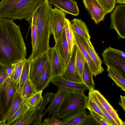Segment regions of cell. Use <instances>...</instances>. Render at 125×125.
I'll return each mask as SVG.
<instances>
[{
	"label": "cell",
	"instance_id": "cell-1",
	"mask_svg": "<svg viewBox=\"0 0 125 125\" xmlns=\"http://www.w3.org/2000/svg\"><path fill=\"white\" fill-rule=\"evenodd\" d=\"M0 18V64L5 69L25 59L26 47L20 27Z\"/></svg>",
	"mask_w": 125,
	"mask_h": 125
},
{
	"label": "cell",
	"instance_id": "cell-2",
	"mask_svg": "<svg viewBox=\"0 0 125 125\" xmlns=\"http://www.w3.org/2000/svg\"><path fill=\"white\" fill-rule=\"evenodd\" d=\"M44 0H1L0 18L25 20Z\"/></svg>",
	"mask_w": 125,
	"mask_h": 125
},
{
	"label": "cell",
	"instance_id": "cell-3",
	"mask_svg": "<svg viewBox=\"0 0 125 125\" xmlns=\"http://www.w3.org/2000/svg\"><path fill=\"white\" fill-rule=\"evenodd\" d=\"M88 99L83 92L70 91L56 112L58 119L67 118L85 110Z\"/></svg>",
	"mask_w": 125,
	"mask_h": 125
},
{
	"label": "cell",
	"instance_id": "cell-4",
	"mask_svg": "<svg viewBox=\"0 0 125 125\" xmlns=\"http://www.w3.org/2000/svg\"><path fill=\"white\" fill-rule=\"evenodd\" d=\"M102 56L107 67L117 70L125 75V53L124 52L110 46L104 51Z\"/></svg>",
	"mask_w": 125,
	"mask_h": 125
},
{
	"label": "cell",
	"instance_id": "cell-5",
	"mask_svg": "<svg viewBox=\"0 0 125 125\" xmlns=\"http://www.w3.org/2000/svg\"><path fill=\"white\" fill-rule=\"evenodd\" d=\"M17 87L10 77L0 84V102L1 107L2 120V125H6L5 119Z\"/></svg>",
	"mask_w": 125,
	"mask_h": 125
},
{
	"label": "cell",
	"instance_id": "cell-6",
	"mask_svg": "<svg viewBox=\"0 0 125 125\" xmlns=\"http://www.w3.org/2000/svg\"><path fill=\"white\" fill-rule=\"evenodd\" d=\"M110 27L116 32L118 38H125V5H118L111 14Z\"/></svg>",
	"mask_w": 125,
	"mask_h": 125
},
{
	"label": "cell",
	"instance_id": "cell-7",
	"mask_svg": "<svg viewBox=\"0 0 125 125\" xmlns=\"http://www.w3.org/2000/svg\"><path fill=\"white\" fill-rule=\"evenodd\" d=\"M66 16L64 12L57 8L52 9L50 22V31L55 42L60 36L64 27Z\"/></svg>",
	"mask_w": 125,
	"mask_h": 125
},
{
	"label": "cell",
	"instance_id": "cell-8",
	"mask_svg": "<svg viewBox=\"0 0 125 125\" xmlns=\"http://www.w3.org/2000/svg\"><path fill=\"white\" fill-rule=\"evenodd\" d=\"M49 59L48 52L31 61L29 73V79L35 90L40 74L46 62Z\"/></svg>",
	"mask_w": 125,
	"mask_h": 125
},
{
	"label": "cell",
	"instance_id": "cell-9",
	"mask_svg": "<svg viewBox=\"0 0 125 125\" xmlns=\"http://www.w3.org/2000/svg\"><path fill=\"white\" fill-rule=\"evenodd\" d=\"M48 53L51 68V83L53 79L62 75L64 68L61 59L54 46L51 48Z\"/></svg>",
	"mask_w": 125,
	"mask_h": 125
},
{
	"label": "cell",
	"instance_id": "cell-10",
	"mask_svg": "<svg viewBox=\"0 0 125 125\" xmlns=\"http://www.w3.org/2000/svg\"><path fill=\"white\" fill-rule=\"evenodd\" d=\"M76 47L75 44L67 64L62 76L67 80L76 82H83L77 71L75 66Z\"/></svg>",
	"mask_w": 125,
	"mask_h": 125
},
{
	"label": "cell",
	"instance_id": "cell-11",
	"mask_svg": "<svg viewBox=\"0 0 125 125\" xmlns=\"http://www.w3.org/2000/svg\"><path fill=\"white\" fill-rule=\"evenodd\" d=\"M83 1L85 8L96 24L104 20L106 14L97 0H83Z\"/></svg>",
	"mask_w": 125,
	"mask_h": 125
},
{
	"label": "cell",
	"instance_id": "cell-12",
	"mask_svg": "<svg viewBox=\"0 0 125 125\" xmlns=\"http://www.w3.org/2000/svg\"><path fill=\"white\" fill-rule=\"evenodd\" d=\"M54 46L56 49L61 59L64 70L71 54L69 52L64 27L60 36L55 42Z\"/></svg>",
	"mask_w": 125,
	"mask_h": 125
},
{
	"label": "cell",
	"instance_id": "cell-13",
	"mask_svg": "<svg viewBox=\"0 0 125 125\" xmlns=\"http://www.w3.org/2000/svg\"><path fill=\"white\" fill-rule=\"evenodd\" d=\"M51 82L58 87H61L70 91L84 92L88 88L83 82H76L66 79L61 76L53 79Z\"/></svg>",
	"mask_w": 125,
	"mask_h": 125
},
{
	"label": "cell",
	"instance_id": "cell-14",
	"mask_svg": "<svg viewBox=\"0 0 125 125\" xmlns=\"http://www.w3.org/2000/svg\"><path fill=\"white\" fill-rule=\"evenodd\" d=\"M73 32L75 38V44L78 46L81 51L85 59L93 76L95 77L97 75L102 73L96 66L85 48L83 43L82 37L74 31Z\"/></svg>",
	"mask_w": 125,
	"mask_h": 125
},
{
	"label": "cell",
	"instance_id": "cell-15",
	"mask_svg": "<svg viewBox=\"0 0 125 125\" xmlns=\"http://www.w3.org/2000/svg\"><path fill=\"white\" fill-rule=\"evenodd\" d=\"M50 2L65 14L76 16L79 14L76 2L74 0H48Z\"/></svg>",
	"mask_w": 125,
	"mask_h": 125
},
{
	"label": "cell",
	"instance_id": "cell-16",
	"mask_svg": "<svg viewBox=\"0 0 125 125\" xmlns=\"http://www.w3.org/2000/svg\"><path fill=\"white\" fill-rule=\"evenodd\" d=\"M70 91L65 88L58 87V91L55 94L54 98L51 104L43 113V116L48 113V117L56 112L64 98Z\"/></svg>",
	"mask_w": 125,
	"mask_h": 125
},
{
	"label": "cell",
	"instance_id": "cell-17",
	"mask_svg": "<svg viewBox=\"0 0 125 125\" xmlns=\"http://www.w3.org/2000/svg\"><path fill=\"white\" fill-rule=\"evenodd\" d=\"M106 110L117 125H124L125 123L119 117L116 111L108 102L104 96L98 90L91 89Z\"/></svg>",
	"mask_w": 125,
	"mask_h": 125
},
{
	"label": "cell",
	"instance_id": "cell-18",
	"mask_svg": "<svg viewBox=\"0 0 125 125\" xmlns=\"http://www.w3.org/2000/svg\"><path fill=\"white\" fill-rule=\"evenodd\" d=\"M51 68L49 59L44 65L39 75L36 86V92L43 91L50 83Z\"/></svg>",
	"mask_w": 125,
	"mask_h": 125
},
{
	"label": "cell",
	"instance_id": "cell-19",
	"mask_svg": "<svg viewBox=\"0 0 125 125\" xmlns=\"http://www.w3.org/2000/svg\"><path fill=\"white\" fill-rule=\"evenodd\" d=\"M73 31L86 39H90L89 30L85 23L80 19L75 18L71 21Z\"/></svg>",
	"mask_w": 125,
	"mask_h": 125
},
{
	"label": "cell",
	"instance_id": "cell-20",
	"mask_svg": "<svg viewBox=\"0 0 125 125\" xmlns=\"http://www.w3.org/2000/svg\"><path fill=\"white\" fill-rule=\"evenodd\" d=\"M82 38L83 43L88 52L97 68L102 73L104 71L102 66V61L94 49L90 39H85L82 37Z\"/></svg>",
	"mask_w": 125,
	"mask_h": 125
},
{
	"label": "cell",
	"instance_id": "cell-21",
	"mask_svg": "<svg viewBox=\"0 0 125 125\" xmlns=\"http://www.w3.org/2000/svg\"><path fill=\"white\" fill-rule=\"evenodd\" d=\"M108 76L121 90L125 91V75L118 70L107 67Z\"/></svg>",
	"mask_w": 125,
	"mask_h": 125
},
{
	"label": "cell",
	"instance_id": "cell-22",
	"mask_svg": "<svg viewBox=\"0 0 125 125\" xmlns=\"http://www.w3.org/2000/svg\"><path fill=\"white\" fill-rule=\"evenodd\" d=\"M31 61L29 58L24 60L22 69L19 84L17 86V91L21 97L23 87L29 78L30 65Z\"/></svg>",
	"mask_w": 125,
	"mask_h": 125
},
{
	"label": "cell",
	"instance_id": "cell-23",
	"mask_svg": "<svg viewBox=\"0 0 125 125\" xmlns=\"http://www.w3.org/2000/svg\"><path fill=\"white\" fill-rule=\"evenodd\" d=\"M24 100L17 90H16L6 114L5 119L6 123L8 120L18 109Z\"/></svg>",
	"mask_w": 125,
	"mask_h": 125
},
{
	"label": "cell",
	"instance_id": "cell-24",
	"mask_svg": "<svg viewBox=\"0 0 125 125\" xmlns=\"http://www.w3.org/2000/svg\"><path fill=\"white\" fill-rule=\"evenodd\" d=\"M87 116V113L85 110L70 117L62 119V121L66 125H83Z\"/></svg>",
	"mask_w": 125,
	"mask_h": 125
},
{
	"label": "cell",
	"instance_id": "cell-25",
	"mask_svg": "<svg viewBox=\"0 0 125 125\" xmlns=\"http://www.w3.org/2000/svg\"><path fill=\"white\" fill-rule=\"evenodd\" d=\"M30 109V108L24 100L18 109L7 121L6 125H11L14 122L21 119Z\"/></svg>",
	"mask_w": 125,
	"mask_h": 125
},
{
	"label": "cell",
	"instance_id": "cell-26",
	"mask_svg": "<svg viewBox=\"0 0 125 125\" xmlns=\"http://www.w3.org/2000/svg\"><path fill=\"white\" fill-rule=\"evenodd\" d=\"M42 91L36 92L25 101L30 109L35 110L40 109L43 101L42 95Z\"/></svg>",
	"mask_w": 125,
	"mask_h": 125
},
{
	"label": "cell",
	"instance_id": "cell-27",
	"mask_svg": "<svg viewBox=\"0 0 125 125\" xmlns=\"http://www.w3.org/2000/svg\"><path fill=\"white\" fill-rule=\"evenodd\" d=\"M93 75L86 61H85L82 74V79L83 83L89 90L94 89L95 83L93 79Z\"/></svg>",
	"mask_w": 125,
	"mask_h": 125
},
{
	"label": "cell",
	"instance_id": "cell-28",
	"mask_svg": "<svg viewBox=\"0 0 125 125\" xmlns=\"http://www.w3.org/2000/svg\"><path fill=\"white\" fill-rule=\"evenodd\" d=\"M64 27L66 37L69 46V52L71 53L75 44L74 36L71 21L68 19L66 18L65 21Z\"/></svg>",
	"mask_w": 125,
	"mask_h": 125
},
{
	"label": "cell",
	"instance_id": "cell-29",
	"mask_svg": "<svg viewBox=\"0 0 125 125\" xmlns=\"http://www.w3.org/2000/svg\"><path fill=\"white\" fill-rule=\"evenodd\" d=\"M89 94L90 95L98 106L103 114L104 119L109 125H117L116 122L105 109L91 89H89Z\"/></svg>",
	"mask_w": 125,
	"mask_h": 125
},
{
	"label": "cell",
	"instance_id": "cell-30",
	"mask_svg": "<svg viewBox=\"0 0 125 125\" xmlns=\"http://www.w3.org/2000/svg\"><path fill=\"white\" fill-rule=\"evenodd\" d=\"M75 45L76 50L75 66L77 73L82 79L84 63L86 60L79 48L77 45Z\"/></svg>",
	"mask_w": 125,
	"mask_h": 125
},
{
	"label": "cell",
	"instance_id": "cell-31",
	"mask_svg": "<svg viewBox=\"0 0 125 125\" xmlns=\"http://www.w3.org/2000/svg\"><path fill=\"white\" fill-rule=\"evenodd\" d=\"M24 60L13 64V68L10 77L13 79L17 87L19 82Z\"/></svg>",
	"mask_w": 125,
	"mask_h": 125
},
{
	"label": "cell",
	"instance_id": "cell-32",
	"mask_svg": "<svg viewBox=\"0 0 125 125\" xmlns=\"http://www.w3.org/2000/svg\"><path fill=\"white\" fill-rule=\"evenodd\" d=\"M36 92V90L29 78L23 87L21 97L25 101L29 98Z\"/></svg>",
	"mask_w": 125,
	"mask_h": 125
},
{
	"label": "cell",
	"instance_id": "cell-33",
	"mask_svg": "<svg viewBox=\"0 0 125 125\" xmlns=\"http://www.w3.org/2000/svg\"><path fill=\"white\" fill-rule=\"evenodd\" d=\"M54 96L55 94L49 92H47L43 96V100L40 109L36 110L35 111V114L37 118L39 115L42 114L43 110L47 104L52 101Z\"/></svg>",
	"mask_w": 125,
	"mask_h": 125
},
{
	"label": "cell",
	"instance_id": "cell-34",
	"mask_svg": "<svg viewBox=\"0 0 125 125\" xmlns=\"http://www.w3.org/2000/svg\"><path fill=\"white\" fill-rule=\"evenodd\" d=\"M106 14L111 12L115 7L116 0H97Z\"/></svg>",
	"mask_w": 125,
	"mask_h": 125
},
{
	"label": "cell",
	"instance_id": "cell-35",
	"mask_svg": "<svg viewBox=\"0 0 125 125\" xmlns=\"http://www.w3.org/2000/svg\"><path fill=\"white\" fill-rule=\"evenodd\" d=\"M36 110L30 109L24 116L19 120L14 122L12 125H29L32 116Z\"/></svg>",
	"mask_w": 125,
	"mask_h": 125
},
{
	"label": "cell",
	"instance_id": "cell-36",
	"mask_svg": "<svg viewBox=\"0 0 125 125\" xmlns=\"http://www.w3.org/2000/svg\"><path fill=\"white\" fill-rule=\"evenodd\" d=\"M86 108L89 111H93L95 112L104 119L102 111L89 94H88V99Z\"/></svg>",
	"mask_w": 125,
	"mask_h": 125
},
{
	"label": "cell",
	"instance_id": "cell-37",
	"mask_svg": "<svg viewBox=\"0 0 125 125\" xmlns=\"http://www.w3.org/2000/svg\"><path fill=\"white\" fill-rule=\"evenodd\" d=\"M58 116L56 112L53 114L50 118L45 119L41 123L42 125H65V123L58 119Z\"/></svg>",
	"mask_w": 125,
	"mask_h": 125
},
{
	"label": "cell",
	"instance_id": "cell-38",
	"mask_svg": "<svg viewBox=\"0 0 125 125\" xmlns=\"http://www.w3.org/2000/svg\"><path fill=\"white\" fill-rule=\"evenodd\" d=\"M90 113L97 125H109L103 118L95 112L93 111H90Z\"/></svg>",
	"mask_w": 125,
	"mask_h": 125
},
{
	"label": "cell",
	"instance_id": "cell-39",
	"mask_svg": "<svg viewBox=\"0 0 125 125\" xmlns=\"http://www.w3.org/2000/svg\"><path fill=\"white\" fill-rule=\"evenodd\" d=\"M31 28V40L32 50L34 48L36 42L37 38V33L35 27L33 25H31L30 28Z\"/></svg>",
	"mask_w": 125,
	"mask_h": 125
},
{
	"label": "cell",
	"instance_id": "cell-40",
	"mask_svg": "<svg viewBox=\"0 0 125 125\" xmlns=\"http://www.w3.org/2000/svg\"><path fill=\"white\" fill-rule=\"evenodd\" d=\"M9 77L6 73V69H4L0 73V84Z\"/></svg>",
	"mask_w": 125,
	"mask_h": 125
},
{
	"label": "cell",
	"instance_id": "cell-41",
	"mask_svg": "<svg viewBox=\"0 0 125 125\" xmlns=\"http://www.w3.org/2000/svg\"><path fill=\"white\" fill-rule=\"evenodd\" d=\"M43 116L42 114L39 115L34 121L32 124L33 125H41V121L42 117Z\"/></svg>",
	"mask_w": 125,
	"mask_h": 125
},
{
	"label": "cell",
	"instance_id": "cell-42",
	"mask_svg": "<svg viewBox=\"0 0 125 125\" xmlns=\"http://www.w3.org/2000/svg\"><path fill=\"white\" fill-rule=\"evenodd\" d=\"M120 100L119 103V104L120 105L124 111H125V96L120 95Z\"/></svg>",
	"mask_w": 125,
	"mask_h": 125
},
{
	"label": "cell",
	"instance_id": "cell-43",
	"mask_svg": "<svg viewBox=\"0 0 125 125\" xmlns=\"http://www.w3.org/2000/svg\"><path fill=\"white\" fill-rule=\"evenodd\" d=\"M13 68V65H12L10 67L6 69V72L7 75L9 77L11 75Z\"/></svg>",
	"mask_w": 125,
	"mask_h": 125
},
{
	"label": "cell",
	"instance_id": "cell-44",
	"mask_svg": "<svg viewBox=\"0 0 125 125\" xmlns=\"http://www.w3.org/2000/svg\"><path fill=\"white\" fill-rule=\"evenodd\" d=\"M2 112L0 102V121H2Z\"/></svg>",
	"mask_w": 125,
	"mask_h": 125
},
{
	"label": "cell",
	"instance_id": "cell-45",
	"mask_svg": "<svg viewBox=\"0 0 125 125\" xmlns=\"http://www.w3.org/2000/svg\"><path fill=\"white\" fill-rule=\"evenodd\" d=\"M116 2L121 4H125V0H116Z\"/></svg>",
	"mask_w": 125,
	"mask_h": 125
},
{
	"label": "cell",
	"instance_id": "cell-46",
	"mask_svg": "<svg viewBox=\"0 0 125 125\" xmlns=\"http://www.w3.org/2000/svg\"><path fill=\"white\" fill-rule=\"evenodd\" d=\"M4 69H5L0 64V73Z\"/></svg>",
	"mask_w": 125,
	"mask_h": 125
},
{
	"label": "cell",
	"instance_id": "cell-47",
	"mask_svg": "<svg viewBox=\"0 0 125 125\" xmlns=\"http://www.w3.org/2000/svg\"><path fill=\"white\" fill-rule=\"evenodd\" d=\"M1 121H0V125H1Z\"/></svg>",
	"mask_w": 125,
	"mask_h": 125
}]
</instances>
